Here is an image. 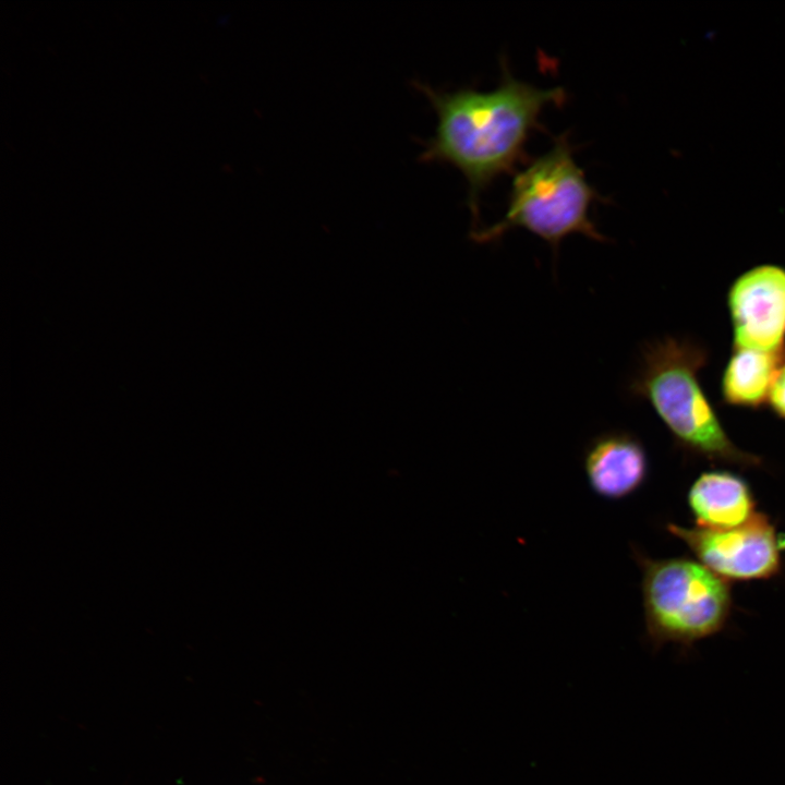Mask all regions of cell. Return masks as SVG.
<instances>
[{
  "label": "cell",
  "instance_id": "6da1fadb",
  "mask_svg": "<svg viewBox=\"0 0 785 785\" xmlns=\"http://www.w3.org/2000/svg\"><path fill=\"white\" fill-rule=\"evenodd\" d=\"M413 85L437 116L434 135L423 142L420 160L448 164L463 174L472 231L476 230L481 195L496 178L515 173V166L527 161L526 143L534 130L542 129L543 110L564 105L567 94L559 86L542 88L514 77L505 61L498 86L488 92L439 90L420 81Z\"/></svg>",
  "mask_w": 785,
  "mask_h": 785
},
{
  "label": "cell",
  "instance_id": "7a4b0ae2",
  "mask_svg": "<svg viewBox=\"0 0 785 785\" xmlns=\"http://www.w3.org/2000/svg\"><path fill=\"white\" fill-rule=\"evenodd\" d=\"M708 359L706 348L697 340L666 336L648 341L627 392L653 409L684 451L745 470L762 468L760 456L733 443L703 391L699 372Z\"/></svg>",
  "mask_w": 785,
  "mask_h": 785
},
{
  "label": "cell",
  "instance_id": "3957f363",
  "mask_svg": "<svg viewBox=\"0 0 785 785\" xmlns=\"http://www.w3.org/2000/svg\"><path fill=\"white\" fill-rule=\"evenodd\" d=\"M602 200L576 162L567 133H563L552 148L514 173L505 215L471 231L470 237L478 244H490L512 229H524L546 242L554 256L571 234L607 242L590 216L592 204Z\"/></svg>",
  "mask_w": 785,
  "mask_h": 785
},
{
  "label": "cell",
  "instance_id": "277c9868",
  "mask_svg": "<svg viewBox=\"0 0 785 785\" xmlns=\"http://www.w3.org/2000/svg\"><path fill=\"white\" fill-rule=\"evenodd\" d=\"M641 572V597L648 643L653 650L673 643L689 650L718 633L732 613L730 585L698 559L652 558L631 548Z\"/></svg>",
  "mask_w": 785,
  "mask_h": 785
},
{
  "label": "cell",
  "instance_id": "5b68a950",
  "mask_svg": "<svg viewBox=\"0 0 785 785\" xmlns=\"http://www.w3.org/2000/svg\"><path fill=\"white\" fill-rule=\"evenodd\" d=\"M697 559L725 580H766L782 570L783 539L769 516L757 512L748 522L732 529L666 526Z\"/></svg>",
  "mask_w": 785,
  "mask_h": 785
},
{
  "label": "cell",
  "instance_id": "8992f818",
  "mask_svg": "<svg viewBox=\"0 0 785 785\" xmlns=\"http://www.w3.org/2000/svg\"><path fill=\"white\" fill-rule=\"evenodd\" d=\"M726 303L733 347L785 348V267L761 264L746 270L732 282Z\"/></svg>",
  "mask_w": 785,
  "mask_h": 785
},
{
  "label": "cell",
  "instance_id": "52a82bcc",
  "mask_svg": "<svg viewBox=\"0 0 785 785\" xmlns=\"http://www.w3.org/2000/svg\"><path fill=\"white\" fill-rule=\"evenodd\" d=\"M590 488L607 500H621L647 482L650 461L640 438L626 430H609L590 439L582 456Z\"/></svg>",
  "mask_w": 785,
  "mask_h": 785
},
{
  "label": "cell",
  "instance_id": "ba28073f",
  "mask_svg": "<svg viewBox=\"0 0 785 785\" xmlns=\"http://www.w3.org/2000/svg\"><path fill=\"white\" fill-rule=\"evenodd\" d=\"M687 503L697 527L705 529L736 528L758 512L749 483L726 470L701 473L689 487Z\"/></svg>",
  "mask_w": 785,
  "mask_h": 785
},
{
  "label": "cell",
  "instance_id": "9c48e42d",
  "mask_svg": "<svg viewBox=\"0 0 785 785\" xmlns=\"http://www.w3.org/2000/svg\"><path fill=\"white\" fill-rule=\"evenodd\" d=\"M784 362L785 348L761 351L733 347L721 378L723 402L751 410L763 408Z\"/></svg>",
  "mask_w": 785,
  "mask_h": 785
},
{
  "label": "cell",
  "instance_id": "30bf717a",
  "mask_svg": "<svg viewBox=\"0 0 785 785\" xmlns=\"http://www.w3.org/2000/svg\"><path fill=\"white\" fill-rule=\"evenodd\" d=\"M766 406L775 416L785 421V362L773 381Z\"/></svg>",
  "mask_w": 785,
  "mask_h": 785
}]
</instances>
